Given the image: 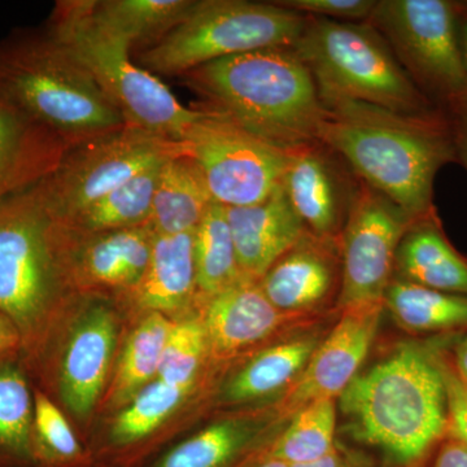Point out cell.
<instances>
[{
  "instance_id": "1",
  "label": "cell",
  "mask_w": 467,
  "mask_h": 467,
  "mask_svg": "<svg viewBox=\"0 0 467 467\" xmlns=\"http://www.w3.org/2000/svg\"><path fill=\"white\" fill-rule=\"evenodd\" d=\"M325 107L319 142L337 152L359 181L410 217L435 211L436 175L457 162L453 115L442 109L408 115L350 100Z\"/></svg>"
},
{
  "instance_id": "2",
  "label": "cell",
  "mask_w": 467,
  "mask_h": 467,
  "mask_svg": "<svg viewBox=\"0 0 467 467\" xmlns=\"http://www.w3.org/2000/svg\"><path fill=\"white\" fill-rule=\"evenodd\" d=\"M202 107L290 150L319 142L326 107L292 48H269L212 61L181 77Z\"/></svg>"
},
{
  "instance_id": "3",
  "label": "cell",
  "mask_w": 467,
  "mask_h": 467,
  "mask_svg": "<svg viewBox=\"0 0 467 467\" xmlns=\"http://www.w3.org/2000/svg\"><path fill=\"white\" fill-rule=\"evenodd\" d=\"M350 434L401 466L447 436V401L435 350L405 343L359 373L340 395Z\"/></svg>"
},
{
  "instance_id": "4",
  "label": "cell",
  "mask_w": 467,
  "mask_h": 467,
  "mask_svg": "<svg viewBox=\"0 0 467 467\" xmlns=\"http://www.w3.org/2000/svg\"><path fill=\"white\" fill-rule=\"evenodd\" d=\"M0 101L70 147L126 126L124 117L47 29H18L0 41Z\"/></svg>"
},
{
  "instance_id": "5",
  "label": "cell",
  "mask_w": 467,
  "mask_h": 467,
  "mask_svg": "<svg viewBox=\"0 0 467 467\" xmlns=\"http://www.w3.org/2000/svg\"><path fill=\"white\" fill-rule=\"evenodd\" d=\"M46 29L88 70L126 125L181 142L201 109H187L158 77L137 66L121 36L97 20L90 0H61Z\"/></svg>"
},
{
  "instance_id": "6",
  "label": "cell",
  "mask_w": 467,
  "mask_h": 467,
  "mask_svg": "<svg viewBox=\"0 0 467 467\" xmlns=\"http://www.w3.org/2000/svg\"><path fill=\"white\" fill-rule=\"evenodd\" d=\"M324 106L362 101L418 115L439 109L414 85L386 39L368 23L306 16L295 47Z\"/></svg>"
},
{
  "instance_id": "7",
  "label": "cell",
  "mask_w": 467,
  "mask_h": 467,
  "mask_svg": "<svg viewBox=\"0 0 467 467\" xmlns=\"http://www.w3.org/2000/svg\"><path fill=\"white\" fill-rule=\"evenodd\" d=\"M306 24V16L275 2L196 0L182 23L134 61L153 76L182 77L220 58L294 48Z\"/></svg>"
},
{
  "instance_id": "8",
  "label": "cell",
  "mask_w": 467,
  "mask_h": 467,
  "mask_svg": "<svg viewBox=\"0 0 467 467\" xmlns=\"http://www.w3.org/2000/svg\"><path fill=\"white\" fill-rule=\"evenodd\" d=\"M67 247L66 226L51 213L39 183L0 205V313L17 326L23 340L54 301Z\"/></svg>"
},
{
  "instance_id": "9",
  "label": "cell",
  "mask_w": 467,
  "mask_h": 467,
  "mask_svg": "<svg viewBox=\"0 0 467 467\" xmlns=\"http://www.w3.org/2000/svg\"><path fill=\"white\" fill-rule=\"evenodd\" d=\"M376 27L420 91L457 116L466 75L459 36V9L451 0H377L367 21Z\"/></svg>"
},
{
  "instance_id": "10",
  "label": "cell",
  "mask_w": 467,
  "mask_h": 467,
  "mask_svg": "<svg viewBox=\"0 0 467 467\" xmlns=\"http://www.w3.org/2000/svg\"><path fill=\"white\" fill-rule=\"evenodd\" d=\"M183 152L182 142L126 125L70 147L39 186L46 204L61 223L137 175Z\"/></svg>"
},
{
  "instance_id": "11",
  "label": "cell",
  "mask_w": 467,
  "mask_h": 467,
  "mask_svg": "<svg viewBox=\"0 0 467 467\" xmlns=\"http://www.w3.org/2000/svg\"><path fill=\"white\" fill-rule=\"evenodd\" d=\"M184 133V153L196 162L214 202L247 207L281 186L290 152L261 140L229 117L202 107Z\"/></svg>"
},
{
  "instance_id": "12",
  "label": "cell",
  "mask_w": 467,
  "mask_h": 467,
  "mask_svg": "<svg viewBox=\"0 0 467 467\" xmlns=\"http://www.w3.org/2000/svg\"><path fill=\"white\" fill-rule=\"evenodd\" d=\"M414 220L361 181L340 236L342 284L335 313L384 306V295L395 276L396 252Z\"/></svg>"
},
{
  "instance_id": "13",
  "label": "cell",
  "mask_w": 467,
  "mask_h": 467,
  "mask_svg": "<svg viewBox=\"0 0 467 467\" xmlns=\"http://www.w3.org/2000/svg\"><path fill=\"white\" fill-rule=\"evenodd\" d=\"M359 184L346 161L322 142L290 150L281 186L306 232L340 239Z\"/></svg>"
},
{
  "instance_id": "14",
  "label": "cell",
  "mask_w": 467,
  "mask_h": 467,
  "mask_svg": "<svg viewBox=\"0 0 467 467\" xmlns=\"http://www.w3.org/2000/svg\"><path fill=\"white\" fill-rule=\"evenodd\" d=\"M384 306L340 312L297 382L279 399L276 413L285 422L310 402L337 399L359 374L379 330Z\"/></svg>"
},
{
  "instance_id": "15",
  "label": "cell",
  "mask_w": 467,
  "mask_h": 467,
  "mask_svg": "<svg viewBox=\"0 0 467 467\" xmlns=\"http://www.w3.org/2000/svg\"><path fill=\"white\" fill-rule=\"evenodd\" d=\"M205 301L204 325L208 350L220 359L269 339H285L316 327L324 317L292 315L275 308L259 281L241 278Z\"/></svg>"
},
{
  "instance_id": "16",
  "label": "cell",
  "mask_w": 467,
  "mask_h": 467,
  "mask_svg": "<svg viewBox=\"0 0 467 467\" xmlns=\"http://www.w3.org/2000/svg\"><path fill=\"white\" fill-rule=\"evenodd\" d=\"M259 284L282 312L325 317L328 306L337 303L342 284L340 239L306 233L270 266Z\"/></svg>"
},
{
  "instance_id": "17",
  "label": "cell",
  "mask_w": 467,
  "mask_h": 467,
  "mask_svg": "<svg viewBox=\"0 0 467 467\" xmlns=\"http://www.w3.org/2000/svg\"><path fill=\"white\" fill-rule=\"evenodd\" d=\"M226 214L242 278L251 281H260L308 233L282 186L257 204L226 207Z\"/></svg>"
},
{
  "instance_id": "18",
  "label": "cell",
  "mask_w": 467,
  "mask_h": 467,
  "mask_svg": "<svg viewBox=\"0 0 467 467\" xmlns=\"http://www.w3.org/2000/svg\"><path fill=\"white\" fill-rule=\"evenodd\" d=\"M69 149L57 135L0 101V205L48 177Z\"/></svg>"
},
{
  "instance_id": "19",
  "label": "cell",
  "mask_w": 467,
  "mask_h": 467,
  "mask_svg": "<svg viewBox=\"0 0 467 467\" xmlns=\"http://www.w3.org/2000/svg\"><path fill=\"white\" fill-rule=\"evenodd\" d=\"M67 343L61 365V395L67 408L86 417L99 398L116 342L112 313L90 310Z\"/></svg>"
},
{
  "instance_id": "20",
  "label": "cell",
  "mask_w": 467,
  "mask_h": 467,
  "mask_svg": "<svg viewBox=\"0 0 467 467\" xmlns=\"http://www.w3.org/2000/svg\"><path fill=\"white\" fill-rule=\"evenodd\" d=\"M395 273L432 290L467 296V260L448 241L436 209L409 226L396 252Z\"/></svg>"
},
{
  "instance_id": "21",
  "label": "cell",
  "mask_w": 467,
  "mask_h": 467,
  "mask_svg": "<svg viewBox=\"0 0 467 467\" xmlns=\"http://www.w3.org/2000/svg\"><path fill=\"white\" fill-rule=\"evenodd\" d=\"M312 327L260 350L234 374L223 389V398L232 404H243L278 396L297 382L309 359L327 331Z\"/></svg>"
},
{
  "instance_id": "22",
  "label": "cell",
  "mask_w": 467,
  "mask_h": 467,
  "mask_svg": "<svg viewBox=\"0 0 467 467\" xmlns=\"http://www.w3.org/2000/svg\"><path fill=\"white\" fill-rule=\"evenodd\" d=\"M79 234L86 236L77 252L79 278L104 287L131 290L137 285L149 266L155 238L149 225Z\"/></svg>"
},
{
  "instance_id": "23",
  "label": "cell",
  "mask_w": 467,
  "mask_h": 467,
  "mask_svg": "<svg viewBox=\"0 0 467 467\" xmlns=\"http://www.w3.org/2000/svg\"><path fill=\"white\" fill-rule=\"evenodd\" d=\"M140 306L152 313L174 312L198 294L193 232L155 235L149 266L130 290Z\"/></svg>"
},
{
  "instance_id": "24",
  "label": "cell",
  "mask_w": 467,
  "mask_h": 467,
  "mask_svg": "<svg viewBox=\"0 0 467 467\" xmlns=\"http://www.w3.org/2000/svg\"><path fill=\"white\" fill-rule=\"evenodd\" d=\"M213 202L201 169L181 153L160 168L147 225L155 235L193 232Z\"/></svg>"
},
{
  "instance_id": "25",
  "label": "cell",
  "mask_w": 467,
  "mask_h": 467,
  "mask_svg": "<svg viewBox=\"0 0 467 467\" xmlns=\"http://www.w3.org/2000/svg\"><path fill=\"white\" fill-rule=\"evenodd\" d=\"M263 431L251 420H223L181 441L150 467H238L265 447L257 442Z\"/></svg>"
},
{
  "instance_id": "26",
  "label": "cell",
  "mask_w": 467,
  "mask_h": 467,
  "mask_svg": "<svg viewBox=\"0 0 467 467\" xmlns=\"http://www.w3.org/2000/svg\"><path fill=\"white\" fill-rule=\"evenodd\" d=\"M91 11L110 32L140 50L155 45L182 23L196 0H90Z\"/></svg>"
},
{
  "instance_id": "27",
  "label": "cell",
  "mask_w": 467,
  "mask_h": 467,
  "mask_svg": "<svg viewBox=\"0 0 467 467\" xmlns=\"http://www.w3.org/2000/svg\"><path fill=\"white\" fill-rule=\"evenodd\" d=\"M384 308L409 333H439L467 326V296L432 290L398 275L384 295Z\"/></svg>"
},
{
  "instance_id": "28",
  "label": "cell",
  "mask_w": 467,
  "mask_h": 467,
  "mask_svg": "<svg viewBox=\"0 0 467 467\" xmlns=\"http://www.w3.org/2000/svg\"><path fill=\"white\" fill-rule=\"evenodd\" d=\"M161 165L137 175L61 223L77 233L112 232L147 225Z\"/></svg>"
},
{
  "instance_id": "29",
  "label": "cell",
  "mask_w": 467,
  "mask_h": 467,
  "mask_svg": "<svg viewBox=\"0 0 467 467\" xmlns=\"http://www.w3.org/2000/svg\"><path fill=\"white\" fill-rule=\"evenodd\" d=\"M337 400L310 402L288 418L264 451L285 465H304L324 459L337 448Z\"/></svg>"
},
{
  "instance_id": "30",
  "label": "cell",
  "mask_w": 467,
  "mask_h": 467,
  "mask_svg": "<svg viewBox=\"0 0 467 467\" xmlns=\"http://www.w3.org/2000/svg\"><path fill=\"white\" fill-rule=\"evenodd\" d=\"M196 290L207 300L242 278L226 207L213 202L193 230Z\"/></svg>"
},
{
  "instance_id": "31",
  "label": "cell",
  "mask_w": 467,
  "mask_h": 467,
  "mask_svg": "<svg viewBox=\"0 0 467 467\" xmlns=\"http://www.w3.org/2000/svg\"><path fill=\"white\" fill-rule=\"evenodd\" d=\"M34 399L20 368L0 367V466L38 467L33 451Z\"/></svg>"
},
{
  "instance_id": "32",
  "label": "cell",
  "mask_w": 467,
  "mask_h": 467,
  "mask_svg": "<svg viewBox=\"0 0 467 467\" xmlns=\"http://www.w3.org/2000/svg\"><path fill=\"white\" fill-rule=\"evenodd\" d=\"M190 389L160 379L147 384L117 417L110 430L109 447L128 450L149 438L180 407Z\"/></svg>"
},
{
  "instance_id": "33",
  "label": "cell",
  "mask_w": 467,
  "mask_h": 467,
  "mask_svg": "<svg viewBox=\"0 0 467 467\" xmlns=\"http://www.w3.org/2000/svg\"><path fill=\"white\" fill-rule=\"evenodd\" d=\"M173 322L161 313H150L131 335L117 371L112 398L122 402L134 398L144 384L158 376L162 352Z\"/></svg>"
},
{
  "instance_id": "34",
  "label": "cell",
  "mask_w": 467,
  "mask_h": 467,
  "mask_svg": "<svg viewBox=\"0 0 467 467\" xmlns=\"http://www.w3.org/2000/svg\"><path fill=\"white\" fill-rule=\"evenodd\" d=\"M33 451L38 467H77L86 459L67 418L41 392L34 395Z\"/></svg>"
},
{
  "instance_id": "35",
  "label": "cell",
  "mask_w": 467,
  "mask_h": 467,
  "mask_svg": "<svg viewBox=\"0 0 467 467\" xmlns=\"http://www.w3.org/2000/svg\"><path fill=\"white\" fill-rule=\"evenodd\" d=\"M207 350V334L202 321L192 319L174 324L162 352L158 379L192 389Z\"/></svg>"
},
{
  "instance_id": "36",
  "label": "cell",
  "mask_w": 467,
  "mask_h": 467,
  "mask_svg": "<svg viewBox=\"0 0 467 467\" xmlns=\"http://www.w3.org/2000/svg\"><path fill=\"white\" fill-rule=\"evenodd\" d=\"M275 3L303 16L342 23H367L377 5V0H275Z\"/></svg>"
},
{
  "instance_id": "37",
  "label": "cell",
  "mask_w": 467,
  "mask_h": 467,
  "mask_svg": "<svg viewBox=\"0 0 467 467\" xmlns=\"http://www.w3.org/2000/svg\"><path fill=\"white\" fill-rule=\"evenodd\" d=\"M436 355L447 401V438L467 447V382L460 376L453 362L441 353L436 352Z\"/></svg>"
},
{
  "instance_id": "38",
  "label": "cell",
  "mask_w": 467,
  "mask_h": 467,
  "mask_svg": "<svg viewBox=\"0 0 467 467\" xmlns=\"http://www.w3.org/2000/svg\"><path fill=\"white\" fill-rule=\"evenodd\" d=\"M430 467H467L466 445L447 438V441H442Z\"/></svg>"
},
{
  "instance_id": "39",
  "label": "cell",
  "mask_w": 467,
  "mask_h": 467,
  "mask_svg": "<svg viewBox=\"0 0 467 467\" xmlns=\"http://www.w3.org/2000/svg\"><path fill=\"white\" fill-rule=\"evenodd\" d=\"M21 343H23V337L17 326L7 316L0 313V358L18 348Z\"/></svg>"
},
{
  "instance_id": "40",
  "label": "cell",
  "mask_w": 467,
  "mask_h": 467,
  "mask_svg": "<svg viewBox=\"0 0 467 467\" xmlns=\"http://www.w3.org/2000/svg\"><path fill=\"white\" fill-rule=\"evenodd\" d=\"M290 467H361L353 461L349 454L344 453L339 448H335L331 453L325 456L324 459L315 461V462L304 463V465H295Z\"/></svg>"
},
{
  "instance_id": "41",
  "label": "cell",
  "mask_w": 467,
  "mask_h": 467,
  "mask_svg": "<svg viewBox=\"0 0 467 467\" xmlns=\"http://www.w3.org/2000/svg\"><path fill=\"white\" fill-rule=\"evenodd\" d=\"M457 133V162L467 173V115L454 116Z\"/></svg>"
},
{
  "instance_id": "42",
  "label": "cell",
  "mask_w": 467,
  "mask_h": 467,
  "mask_svg": "<svg viewBox=\"0 0 467 467\" xmlns=\"http://www.w3.org/2000/svg\"><path fill=\"white\" fill-rule=\"evenodd\" d=\"M457 9H459L460 45L461 51H462L463 67H465L466 75L465 97H463L462 109H461L459 115H457L461 116L467 115V14L459 7V5H457Z\"/></svg>"
},
{
  "instance_id": "43",
  "label": "cell",
  "mask_w": 467,
  "mask_h": 467,
  "mask_svg": "<svg viewBox=\"0 0 467 467\" xmlns=\"http://www.w3.org/2000/svg\"><path fill=\"white\" fill-rule=\"evenodd\" d=\"M238 467H290L285 465L282 461L275 459V457L267 454L265 451H264V447L261 450L254 451L252 453L247 460L243 461L241 465Z\"/></svg>"
},
{
  "instance_id": "44",
  "label": "cell",
  "mask_w": 467,
  "mask_h": 467,
  "mask_svg": "<svg viewBox=\"0 0 467 467\" xmlns=\"http://www.w3.org/2000/svg\"><path fill=\"white\" fill-rule=\"evenodd\" d=\"M453 364L460 376L467 382V335L457 347L456 358H454Z\"/></svg>"
},
{
  "instance_id": "45",
  "label": "cell",
  "mask_w": 467,
  "mask_h": 467,
  "mask_svg": "<svg viewBox=\"0 0 467 467\" xmlns=\"http://www.w3.org/2000/svg\"><path fill=\"white\" fill-rule=\"evenodd\" d=\"M457 5H459V7L467 14V0H463V2H457Z\"/></svg>"
}]
</instances>
